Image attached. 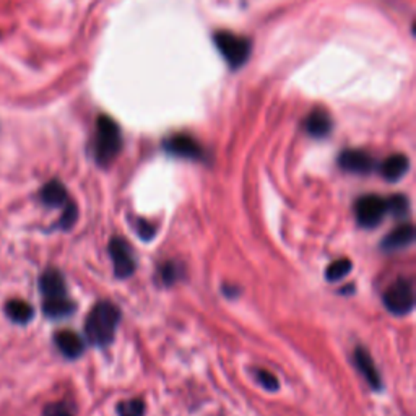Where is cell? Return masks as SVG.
<instances>
[{
	"instance_id": "cell-1",
	"label": "cell",
	"mask_w": 416,
	"mask_h": 416,
	"mask_svg": "<svg viewBox=\"0 0 416 416\" xmlns=\"http://www.w3.org/2000/svg\"><path fill=\"white\" fill-rule=\"evenodd\" d=\"M121 319L119 307L109 301H101L90 311L85 322V332L95 347H107L114 340L117 323Z\"/></svg>"
},
{
	"instance_id": "cell-2",
	"label": "cell",
	"mask_w": 416,
	"mask_h": 416,
	"mask_svg": "<svg viewBox=\"0 0 416 416\" xmlns=\"http://www.w3.org/2000/svg\"><path fill=\"white\" fill-rule=\"evenodd\" d=\"M122 147V137L119 126L109 116H100L96 122L95 156L101 166H107L119 155Z\"/></svg>"
},
{
	"instance_id": "cell-3",
	"label": "cell",
	"mask_w": 416,
	"mask_h": 416,
	"mask_svg": "<svg viewBox=\"0 0 416 416\" xmlns=\"http://www.w3.org/2000/svg\"><path fill=\"white\" fill-rule=\"evenodd\" d=\"M213 39L220 54L223 55L226 62L233 69H238L249 59L250 41L248 38H243V36L231 32H218L215 33Z\"/></svg>"
},
{
	"instance_id": "cell-4",
	"label": "cell",
	"mask_w": 416,
	"mask_h": 416,
	"mask_svg": "<svg viewBox=\"0 0 416 416\" xmlns=\"http://www.w3.org/2000/svg\"><path fill=\"white\" fill-rule=\"evenodd\" d=\"M384 304L389 312L395 316H405L413 309L415 306V293L413 286L408 280L400 279L385 291Z\"/></svg>"
},
{
	"instance_id": "cell-5",
	"label": "cell",
	"mask_w": 416,
	"mask_h": 416,
	"mask_svg": "<svg viewBox=\"0 0 416 416\" xmlns=\"http://www.w3.org/2000/svg\"><path fill=\"white\" fill-rule=\"evenodd\" d=\"M354 210H356L359 224L364 226V228H374L384 220L385 213H387V205H385V200L382 197L369 194L358 200Z\"/></svg>"
},
{
	"instance_id": "cell-6",
	"label": "cell",
	"mask_w": 416,
	"mask_h": 416,
	"mask_svg": "<svg viewBox=\"0 0 416 416\" xmlns=\"http://www.w3.org/2000/svg\"><path fill=\"white\" fill-rule=\"evenodd\" d=\"M109 254L114 264L116 276L119 279H128L135 270V260H133L132 249L122 238H114L109 243Z\"/></svg>"
},
{
	"instance_id": "cell-7",
	"label": "cell",
	"mask_w": 416,
	"mask_h": 416,
	"mask_svg": "<svg viewBox=\"0 0 416 416\" xmlns=\"http://www.w3.org/2000/svg\"><path fill=\"white\" fill-rule=\"evenodd\" d=\"M164 148L171 155L187 158V160H203L205 158L203 148L199 145V142L189 135H182V133L181 135H174L164 142Z\"/></svg>"
},
{
	"instance_id": "cell-8",
	"label": "cell",
	"mask_w": 416,
	"mask_h": 416,
	"mask_svg": "<svg viewBox=\"0 0 416 416\" xmlns=\"http://www.w3.org/2000/svg\"><path fill=\"white\" fill-rule=\"evenodd\" d=\"M338 164H340L342 169H345V171L356 174H368L376 168L374 158L369 155V153L361 150L343 152L340 158H338Z\"/></svg>"
},
{
	"instance_id": "cell-9",
	"label": "cell",
	"mask_w": 416,
	"mask_h": 416,
	"mask_svg": "<svg viewBox=\"0 0 416 416\" xmlns=\"http://www.w3.org/2000/svg\"><path fill=\"white\" fill-rule=\"evenodd\" d=\"M39 290H41V293H43L44 301L69 297L67 296V288H65V281H64L62 274H60L59 270H54V269L46 270L44 274L41 275Z\"/></svg>"
},
{
	"instance_id": "cell-10",
	"label": "cell",
	"mask_w": 416,
	"mask_h": 416,
	"mask_svg": "<svg viewBox=\"0 0 416 416\" xmlns=\"http://www.w3.org/2000/svg\"><path fill=\"white\" fill-rule=\"evenodd\" d=\"M415 241V229L412 224H402L397 229H394L392 233L387 234L382 241V249L387 253H394V250H400L412 246Z\"/></svg>"
},
{
	"instance_id": "cell-11",
	"label": "cell",
	"mask_w": 416,
	"mask_h": 416,
	"mask_svg": "<svg viewBox=\"0 0 416 416\" xmlns=\"http://www.w3.org/2000/svg\"><path fill=\"white\" fill-rule=\"evenodd\" d=\"M354 363H356L358 369L361 371L364 379H366L373 389H381L382 385L381 376H379L376 364H374L371 354L368 353V350H364V348H358V350L354 351Z\"/></svg>"
},
{
	"instance_id": "cell-12",
	"label": "cell",
	"mask_w": 416,
	"mask_h": 416,
	"mask_svg": "<svg viewBox=\"0 0 416 416\" xmlns=\"http://www.w3.org/2000/svg\"><path fill=\"white\" fill-rule=\"evenodd\" d=\"M54 340L60 353L67 358H72V359L79 358L85 350L83 340H81V338L72 330H60L58 335L54 337Z\"/></svg>"
},
{
	"instance_id": "cell-13",
	"label": "cell",
	"mask_w": 416,
	"mask_h": 416,
	"mask_svg": "<svg viewBox=\"0 0 416 416\" xmlns=\"http://www.w3.org/2000/svg\"><path fill=\"white\" fill-rule=\"evenodd\" d=\"M306 130L316 138L328 135L332 130V119L328 112L322 109V107H317V109L312 111L306 119Z\"/></svg>"
},
{
	"instance_id": "cell-14",
	"label": "cell",
	"mask_w": 416,
	"mask_h": 416,
	"mask_svg": "<svg viewBox=\"0 0 416 416\" xmlns=\"http://www.w3.org/2000/svg\"><path fill=\"white\" fill-rule=\"evenodd\" d=\"M410 168V160L405 155H392L389 156L387 160H384V163L381 164V174L387 179L390 182H395V181H400L405 174H407Z\"/></svg>"
},
{
	"instance_id": "cell-15",
	"label": "cell",
	"mask_w": 416,
	"mask_h": 416,
	"mask_svg": "<svg viewBox=\"0 0 416 416\" xmlns=\"http://www.w3.org/2000/svg\"><path fill=\"white\" fill-rule=\"evenodd\" d=\"M41 200L48 207H62L67 203V191L60 181H51L41 189Z\"/></svg>"
},
{
	"instance_id": "cell-16",
	"label": "cell",
	"mask_w": 416,
	"mask_h": 416,
	"mask_svg": "<svg viewBox=\"0 0 416 416\" xmlns=\"http://www.w3.org/2000/svg\"><path fill=\"white\" fill-rule=\"evenodd\" d=\"M5 314L15 323H28L33 319V307L23 300H12L5 304Z\"/></svg>"
},
{
	"instance_id": "cell-17",
	"label": "cell",
	"mask_w": 416,
	"mask_h": 416,
	"mask_svg": "<svg viewBox=\"0 0 416 416\" xmlns=\"http://www.w3.org/2000/svg\"><path fill=\"white\" fill-rule=\"evenodd\" d=\"M43 309L46 316L53 317V319H60V317L70 316L75 311V304L69 297H62V300H49L43 302Z\"/></svg>"
},
{
	"instance_id": "cell-18",
	"label": "cell",
	"mask_w": 416,
	"mask_h": 416,
	"mask_svg": "<svg viewBox=\"0 0 416 416\" xmlns=\"http://www.w3.org/2000/svg\"><path fill=\"white\" fill-rule=\"evenodd\" d=\"M353 269V264L348 259H338L335 262H332L330 265H328V269L326 271V276L328 281H338L342 279H345V276L350 274Z\"/></svg>"
},
{
	"instance_id": "cell-19",
	"label": "cell",
	"mask_w": 416,
	"mask_h": 416,
	"mask_svg": "<svg viewBox=\"0 0 416 416\" xmlns=\"http://www.w3.org/2000/svg\"><path fill=\"white\" fill-rule=\"evenodd\" d=\"M385 205H387V212L394 215L395 218H403L408 215V199L405 195H392V197L385 200Z\"/></svg>"
},
{
	"instance_id": "cell-20",
	"label": "cell",
	"mask_w": 416,
	"mask_h": 416,
	"mask_svg": "<svg viewBox=\"0 0 416 416\" xmlns=\"http://www.w3.org/2000/svg\"><path fill=\"white\" fill-rule=\"evenodd\" d=\"M119 416H145V403L140 398L126 400L117 405Z\"/></svg>"
},
{
	"instance_id": "cell-21",
	"label": "cell",
	"mask_w": 416,
	"mask_h": 416,
	"mask_svg": "<svg viewBox=\"0 0 416 416\" xmlns=\"http://www.w3.org/2000/svg\"><path fill=\"white\" fill-rule=\"evenodd\" d=\"M161 279L166 285H173L174 281H177L181 279V269H179V265L173 264V262H169L161 269Z\"/></svg>"
},
{
	"instance_id": "cell-22",
	"label": "cell",
	"mask_w": 416,
	"mask_h": 416,
	"mask_svg": "<svg viewBox=\"0 0 416 416\" xmlns=\"http://www.w3.org/2000/svg\"><path fill=\"white\" fill-rule=\"evenodd\" d=\"M76 207H75V203H72V202H67L65 203V210H64V215H62V218H60V226H62L64 229H70L72 226H74V223H75V220H76Z\"/></svg>"
},
{
	"instance_id": "cell-23",
	"label": "cell",
	"mask_w": 416,
	"mask_h": 416,
	"mask_svg": "<svg viewBox=\"0 0 416 416\" xmlns=\"http://www.w3.org/2000/svg\"><path fill=\"white\" fill-rule=\"evenodd\" d=\"M257 381H259L262 387L267 390L279 389V379H276L274 374L264 371V369H262V371H257Z\"/></svg>"
},
{
	"instance_id": "cell-24",
	"label": "cell",
	"mask_w": 416,
	"mask_h": 416,
	"mask_svg": "<svg viewBox=\"0 0 416 416\" xmlns=\"http://www.w3.org/2000/svg\"><path fill=\"white\" fill-rule=\"evenodd\" d=\"M43 416H74L72 410L67 407L65 403L58 402V403H51L44 408Z\"/></svg>"
},
{
	"instance_id": "cell-25",
	"label": "cell",
	"mask_w": 416,
	"mask_h": 416,
	"mask_svg": "<svg viewBox=\"0 0 416 416\" xmlns=\"http://www.w3.org/2000/svg\"><path fill=\"white\" fill-rule=\"evenodd\" d=\"M137 229H138V234H140L143 239H150L152 236L155 234V229H153V226H150L147 222H143V220L138 222V228Z\"/></svg>"
}]
</instances>
